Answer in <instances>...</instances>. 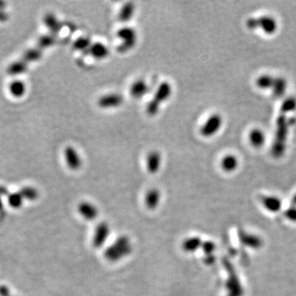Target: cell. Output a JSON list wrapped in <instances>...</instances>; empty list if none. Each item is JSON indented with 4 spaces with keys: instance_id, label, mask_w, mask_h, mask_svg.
<instances>
[{
    "instance_id": "44dd1931",
    "label": "cell",
    "mask_w": 296,
    "mask_h": 296,
    "mask_svg": "<svg viewBox=\"0 0 296 296\" xmlns=\"http://www.w3.org/2000/svg\"><path fill=\"white\" fill-rule=\"evenodd\" d=\"M92 43L88 37H79L73 42V48L77 51L88 53Z\"/></svg>"
},
{
    "instance_id": "f1b7e54d",
    "label": "cell",
    "mask_w": 296,
    "mask_h": 296,
    "mask_svg": "<svg viewBox=\"0 0 296 296\" xmlns=\"http://www.w3.org/2000/svg\"><path fill=\"white\" fill-rule=\"evenodd\" d=\"M23 198L20 192H14L9 195V204L12 208H18L22 206Z\"/></svg>"
},
{
    "instance_id": "4dcf8cb0",
    "label": "cell",
    "mask_w": 296,
    "mask_h": 296,
    "mask_svg": "<svg viewBox=\"0 0 296 296\" xmlns=\"http://www.w3.org/2000/svg\"><path fill=\"white\" fill-rule=\"evenodd\" d=\"M0 296H10V290L9 287L5 285L0 286Z\"/></svg>"
},
{
    "instance_id": "7c38bea8",
    "label": "cell",
    "mask_w": 296,
    "mask_h": 296,
    "mask_svg": "<svg viewBox=\"0 0 296 296\" xmlns=\"http://www.w3.org/2000/svg\"><path fill=\"white\" fill-rule=\"evenodd\" d=\"M148 89L149 87L145 80L138 79L132 84V86L129 89V93H130L132 97L135 98V99H140L147 94Z\"/></svg>"
},
{
    "instance_id": "1f68e13d",
    "label": "cell",
    "mask_w": 296,
    "mask_h": 296,
    "mask_svg": "<svg viewBox=\"0 0 296 296\" xmlns=\"http://www.w3.org/2000/svg\"><path fill=\"white\" fill-rule=\"evenodd\" d=\"M9 19V16L7 14H5V12L0 10V23H5L7 22Z\"/></svg>"
},
{
    "instance_id": "603a6c76",
    "label": "cell",
    "mask_w": 296,
    "mask_h": 296,
    "mask_svg": "<svg viewBox=\"0 0 296 296\" xmlns=\"http://www.w3.org/2000/svg\"><path fill=\"white\" fill-rule=\"evenodd\" d=\"M274 81L275 78L269 76V75H262L260 77H258L256 81V84L258 87L261 89H269L272 88L273 86Z\"/></svg>"
},
{
    "instance_id": "d6986e66",
    "label": "cell",
    "mask_w": 296,
    "mask_h": 296,
    "mask_svg": "<svg viewBox=\"0 0 296 296\" xmlns=\"http://www.w3.org/2000/svg\"><path fill=\"white\" fill-rule=\"evenodd\" d=\"M221 165L225 171H233L237 168L238 159L233 155H226L222 158Z\"/></svg>"
},
{
    "instance_id": "3957f363",
    "label": "cell",
    "mask_w": 296,
    "mask_h": 296,
    "mask_svg": "<svg viewBox=\"0 0 296 296\" xmlns=\"http://www.w3.org/2000/svg\"><path fill=\"white\" fill-rule=\"evenodd\" d=\"M172 95V86L168 81H163L156 89L153 98L147 107V113L150 116H155L159 113L161 104L166 102Z\"/></svg>"
},
{
    "instance_id": "7402d4cb",
    "label": "cell",
    "mask_w": 296,
    "mask_h": 296,
    "mask_svg": "<svg viewBox=\"0 0 296 296\" xmlns=\"http://www.w3.org/2000/svg\"><path fill=\"white\" fill-rule=\"evenodd\" d=\"M285 89H286V81H285V80L282 77L275 78L273 86H272L273 95L276 97H280L285 94Z\"/></svg>"
},
{
    "instance_id": "52a82bcc",
    "label": "cell",
    "mask_w": 296,
    "mask_h": 296,
    "mask_svg": "<svg viewBox=\"0 0 296 296\" xmlns=\"http://www.w3.org/2000/svg\"><path fill=\"white\" fill-rule=\"evenodd\" d=\"M111 233V228L107 222H101L95 230L93 237V245L95 248H101L107 242Z\"/></svg>"
},
{
    "instance_id": "6da1fadb",
    "label": "cell",
    "mask_w": 296,
    "mask_h": 296,
    "mask_svg": "<svg viewBox=\"0 0 296 296\" xmlns=\"http://www.w3.org/2000/svg\"><path fill=\"white\" fill-rule=\"evenodd\" d=\"M289 125L285 114H280L276 120V130L271 153L275 157H280L285 153V142L287 138Z\"/></svg>"
},
{
    "instance_id": "5b68a950",
    "label": "cell",
    "mask_w": 296,
    "mask_h": 296,
    "mask_svg": "<svg viewBox=\"0 0 296 296\" xmlns=\"http://www.w3.org/2000/svg\"><path fill=\"white\" fill-rule=\"evenodd\" d=\"M222 116L219 114H214L208 118L206 122L204 123L200 129V134L204 138H210L218 133L222 128Z\"/></svg>"
},
{
    "instance_id": "d6a6232c",
    "label": "cell",
    "mask_w": 296,
    "mask_h": 296,
    "mask_svg": "<svg viewBox=\"0 0 296 296\" xmlns=\"http://www.w3.org/2000/svg\"><path fill=\"white\" fill-rule=\"evenodd\" d=\"M8 189L5 188L4 186L0 185V195H7Z\"/></svg>"
},
{
    "instance_id": "8fae6325",
    "label": "cell",
    "mask_w": 296,
    "mask_h": 296,
    "mask_svg": "<svg viewBox=\"0 0 296 296\" xmlns=\"http://www.w3.org/2000/svg\"><path fill=\"white\" fill-rule=\"evenodd\" d=\"M257 24L258 28H261L267 34H273L277 30V23L272 17L263 16L258 18Z\"/></svg>"
},
{
    "instance_id": "e0dca14e",
    "label": "cell",
    "mask_w": 296,
    "mask_h": 296,
    "mask_svg": "<svg viewBox=\"0 0 296 296\" xmlns=\"http://www.w3.org/2000/svg\"><path fill=\"white\" fill-rule=\"evenodd\" d=\"M249 138L252 146L256 148L262 147L266 140L264 133L258 129H253L249 134Z\"/></svg>"
},
{
    "instance_id": "f546056e",
    "label": "cell",
    "mask_w": 296,
    "mask_h": 296,
    "mask_svg": "<svg viewBox=\"0 0 296 296\" xmlns=\"http://www.w3.org/2000/svg\"><path fill=\"white\" fill-rule=\"evenodd\" d=\"M202 247L204 249V252L207 254H212L213 250H214V244L212 242L204 243L202 244Z\"/></svg>"
},
{
    "instance_id": "9a60e30c",
    "label": "cell",
    "mask_w": 296,
    "mask_h": 296,
    "mask_svg": "<svg viewBox=\"0 0 296 296\" xmlns=\"http://www.w3.org/2000/svg\"><path fill=\"white\" fill-rule=\"evenodd\" d=\"M136 7L134 3L127 2L123 5V7L119 13V20L121 23H129L135 14Z\"/></svg>"
},
{
    "instance_id": "83f0119b",
    "label": "cell",
    "mask_w": 296,
    "mask_h": 296,
    "mask_svg": "<svg viewBox=\"0 0 296 296\" xmlns=\"http://www.w3.org/2000/svg\"><path fill=\"white\" fill-rule=\"evenodd\" d=\"M21 195L23 199H27V200H36L38 197V192L32 187H25V188H22L20 192Z\"/></svg>"
},
{
    "instance_id": "5bb4252c",
    "label": "cell",
    "mask_w": 296,
    "mask_h": 296,
    "mask_svg": "<svg viewBox=\"0 0 296 296\" xmlns=\"http://www.w3.org/2000/svg\"><path fill=\"white\" fill-rule=\"evenodd\" d=\"M161 192L156 188H152L150 189L146 194L145 198V204L147 208H149L151 210L156 209L158 207L160 202H161Z\"/></svg>"
},
{
    "instance_id": "d4e9b609",
    "label": "cell",
    "mask_w": 296,
    "mask_h": 296,
    "mask_svg": "<svg viewBox=\"0 0 296 296\" xmlns=\"http://www.w3.org/2000/svg\"><path fill=\"white\" fill-rule=\"evenodd\" d=\"M41 56H42V50L39 48H36V49H32V50L27 51L23 56V60L27 63L37 61L41 59Z\"/></svg>"
},
{
    "instance_id": "7a4b0ae2",
    "label": "cell",
    "mask_w": 296,
    "mask_h": 296,
    "mask_svg": "<svg viewBox=\"0 0 296 296\" xmlns=\"http://www.w3.org/2000/svg\"><path fill=\"white\" fill-rule=\"evenodd\" d=\"M131 241L127 236H120L117 240L107 248L105 252V258L111 262H117L125 258L131 253Z\"/></svg>"
},
{
    "instance_id": "484cf974",
    "label": "cell",
    "mask_w": 296,
    "mask_h": 296,
    "mask_svg": "<svg viewBox=\"0 0 296 296\" xmlns=\"http://www.w3.org/2000/svg\"><path fill=\"white\" fill-rule=\"evenodd\" d=\"M55 41H56V38L54 35H45L41 36L38 41L39 49L42 50L45 48L50 47L55 43Z\"/></svg>"
},
{
    "instance_id": "8992f818",
    "label": "cell",
    "mask_w": 296,
    "mask_h": 296,
    "mask_svg": "<svg viewBox=\"0 0 296 296\" xmlns=\"http://www.w3.org/2000/svg\"><path fill=\"white\" fill-rule=\"evenodd\" d=\"M124 103V97L119 93H110L102 95L98 100L97 105L102 109H115L120 107Z\"/></svg>"
},
{
    "instance_id": "30bf717a",
    "label": "cell",
    "mask_w": 296,
    "mask_h": 296,
    "mask_svg": "<svg viewBox=\"0 0 296 296\" xmlns=\"http://www.w3.org/2000/svg\"><path fill=\"white\" fill-rule=\"evenodd\" d=\"M162 157L160 152L152 151L148 154L147 157V169L150 174H155L158 173L161 169Z\"/></svg>"
},
{
    "instance_id": "836d02e7",
    "label": "cell",
    "mask_w": 296,
    "mask_h": 296,
    "mask_svg": "<svg viewBox=\"0 0 296 296\" xmlns=\"http://www.w3.org/2000/svg\"><path fill=\"white\" fill-rule=\"evenodd\" d=\"M5 7V3L0 1V10H2Z\"/></svg>"
},
{
    "instance_id": "e575fe53",
    "label": "cell",
    "mask_w": 296,
    "mask_h": 296,
    "mask_svg": "<svg viewBox=\"0 0 296 296\" xmlns=\"http://www.w3.org/2000/svg\"><path fill=\"white\" fill-rule=\"evenodd\" d=\"M2 208H3V202H2V199H1V198H0V211L2 210Z\"/></svg>"
},
{
    "instance_id": "277c9868",
    "label": "cell",
    "mask_w": 296,
    "mask_h": 296,
    "mask_svg": "<svg viewBox=\"0 0 296 296\" xmlns=\"http://www.w3.org/2000/svg\"><path fill=\"white\" fill-rule=\"evenodd\" d=\"M117 37L121 41L118 46V51L126 53L134 48L138 42V34L133 27H125L117 32Z\"/></svg>"
},
{
    "instance_id": "2e32d148",
    "label": "cell",
    "mask_w": 296,
    "mask_h": 296,
    "mask_svg": "<svg viewBox=\"0 0 296 296\" xmlns=\"http://www.w3.org/2000/svg\"><path fill=\"white\" fill-rule=\"evenodd\" d=\"M44 23L53 35L59 33L62 28L61 23H59L54 14H46L44 18Z\"/></svg>"
},
{
    "instance_id": "4fadbf2b",
    "label": "cell",
    "mask_w": 296,
    "mask_h": 296,
    "mask_svg": "<svg viewBox=\"0 0 296 296\" xmlns=\"http://www.w3.org/2000/svg\"><path fill=\"white\" fill-rule=\"evenodd\" d=\"M88 53L90 56H92L94 59L102 60V59H105L109 56L110 50L107 45L102 42H96V43H93L91 45Z\"/></svg>"
},
{
    "instance_id": "cb8c5ba5",
    "label": "cell",
    "mask_w": 296,
    "mask_h": 296,
    "mask_svg": "<svg viewBox=\"0 0 296 296\" xmlns=\"http://www.w3.org/2000/svg\"><path fill=\"white\" fill-rule=\"evenodd\" d=\"M10 92L15 97H20L24 95L26 90V86L23 81H14L10 85Z\"/></svg>"
},
{
    "instance_id": "9c48e42d",
    "label": "cell",
    "mask_w": 296,
    "mask_h": 296,
    "mask_svg": "<svg viewBox=\"0 0 296 296\" xmlns=\"http://www.w3.org/2000/svg\"><path fill=\"white\" fill-rule=\"evenodd\" d=\"M80 215L87 221H94L99 215L97 208L89 202H81L77 208Z\"/></svg>"
},
{
    "instance_id": "4316f807",
    "label": "cell",
    "mask_w": 296,
    "mask_h": 296,
    "mask_svg": "<svg viewBox=\"0 0 296 296\" xmlns=\"http://www.w3.org/2000/svg\"><path fill=\"white\" fill-rule=\"evenodd\" d=\"M296 109V99L294 97H288L283 102L281 107H280V112L281 114L289 113L291 111H294Z\"/></svg>"
},
{
    "instance_id": "ba28073f",
    "label": "cell",
    "mask_w": 296,
    "mask_h": 296,
    "mask_svg": "<svg viewBox=\"0 0 296 296\" xmlns=\"http://www.w3.org/2000/svg\"><path fill=\"white\" fill-rule=\"evenodd\" d=\"M64 157H65L67 165L71 170H77L81 168V164H82L81 156L74 147H66L64 150Z\"/></svg>"
},
{
    "instance_id": "ffe728a7",
    "label": "cell",
    "mask_w": 296,
    "mask_h": 296,
    "mask_svg": "<svg viewBox=\"0 0 296 296\" xmlns=\"http://www.w3.org/2000/svg\"><path fill=\"white\" fill-rule=\"evenodd\" d=\"M27 70V63L22 60V61L14 62L9 65L8 68V72L10 75H19L22 74Z\"/></svg>"
},
{
    "instance_id": "ac0fdd59",
    "label": "cell",
    "mask_w": 296,
    "mask_h": 296,
    "mask_svg": "<svg viewBox=\"0 0 296 296\" xmlns=\"http://www.w3.org/2000/svg\"><path fill=\"white\" fill-rule=\"evenodd\" d=\"M202 240L199 237H189L183 240V244H182V248H183V251L187 252V253H193V252L197 251L198 249L202 247Z\"/></svg>"
}]
</instances>
